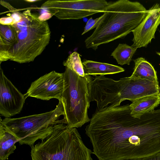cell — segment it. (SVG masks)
<instances>
[{
	"mask_svg": "<svg viewBox=\"0 0 160 160\" xmlns=\"http://www.w3.org/2000/svg\"><path fill=\"white\" fill-rule=\"evenodd\" d=\"M147 11L138 2L119 0L109 2L100 22L85 40L86 48L96 50L101 45L125 37L141 22Z\"/></svg>",
	"mask_w": 160,
	"mask_h": 160,
	"instance_id": "1",
	"label": "cell"
},
{
	"mask_svg": "<svg viewBox=\"0 0 160 160\" xmlns=\"http://www.w3.org/2000/svg\"><path fill=\"white\" fill-rule=\"evenodd\" d=\"M31 148L32 160H92V152L76 128L65 123L55 125L44 139Z\"/></svg>",
	"mask_w": 160,
	"mask_h": 160,
	"instance_id": "2",
	"label": "cell"
},
{
	"mask_svg": "<svg viewBox=\"0 0 160 160\" xmlns=\"http://www.w3.org/2000/svg\"><path fill=\"white\" fill-rule=\"evenodd\" d=\"M12 26L17 41L9 53V60L20 63L33 62L49 43L51 32L48 23L28 10L22 12L21 20Z\"/></svg>",
	"mask_w": 160,
	"mask_h": 160,
	"instance_id": "3",
	"label": "cell"
},
{
	"mask_svg": "<svg viewBox=\"0 0 160 160\" xmlns=\"http://www.w3.org/2000/svg\"><path fill=\"white\" fill-rule=\"evenodd\" d=\"M65 116L62 99L53 110L46 112L16 118H0V122L18 139L20 145L31 147L38 139L43 140L57 124H67V120L60 117Z\"/></svg>",
	"mask_w": 160,
	"mask_h": 160,
	"instance_id": "4",
	"label": "cell"
},
{
	"mask_svg": "<svg viewBox=\"0 0 160 160\" xmlns=\"http://www.w3.org/2000/svg\"><path fill=\"white\" fill-rule=\"evenodd\" d=\"M64 86L62 97L65 113L64 118L70 128L81 127L90 119L88 114L90 106L89 85L93 80L90 75L82 77L65 68L63 73Z\"/></svg>",
	"mask_w": 160,
	"mask_h": 160,
	"instance_id": "5",
	"label": "cell"
},
{
	"mask_svg": "<svg viewBox=\"0 0 160 160\" xmlns=\"http://www.w3.org/2000/svg\"><path fill=\"white\" fill-rule=\"evenodd\" d=\"M108 3L105 0H48L41 7L59 19H79L103 12Z\"/></svg>",
	"mask_w": 160,
	"mask_h": 160,
	"instance_id": "6",
	"label": "cell"
},
{
	"mask_svg": "<svg viewBox=\"0 0 160 160\" xmlns=\"http://www.w3.org/2000/svg\"><path fill=\"white\" fill-rule=\"evenodd\" d=\"M64 86L63 73L55 71L46 74L32 82L24 94L28 97L43 100L61 99Z\"/></svg>",
	"mask_w": 160,
	"mask_h": 160,
	"instance_id": "7",
	"label": "cell"
},
{
	"mask_svg": "<svg viewBox=\"0 0 160 160\" xmlns=\"http://www.w3.org/2000/svg\"><path fill=\"white\" fill-rule=\"evenodd\" d=\"M22 94L0 68V114L5 118L19 113L26 100Z\"/></svg>",
	"mask_w": 160,
	"mask_h": 160,
	"instance_id": "8",
	"label": "cell"
},
{
	"mask_svg": "<svg viewBox=\"0 0 160 160\" xmlns=\"http://www.w3.org/2000/svg\"><path fill=\"white\" fill-rule=\"evenodd\" d=\"M160 24V3L154 4L149 10L144 19L132 32L133 35L132 47H146L155 38V33Z\"/></svg>",
	"mask_w": 160,
	"mask_h": 160,
	"instance_id": "9",
	"label": "cell"
},
{
	"mask_svg": "<svg viewBox=\"0 0 160 160\" xmlns=\"http://www.w3.org/2000/svg\"><path fill=\"white\" fill-rule=\"evenodd\" d=\"M17 41V34L13 27L0 24V64L9 60V53Z\"/></svg>",
	"mask_w": 160,
	"mask_h": 160,
	"instance_id": "10",
	"label": "cell"
},
{
	"mask_svg": "<svg viewBox=\"0 0 160 160\" xmlns=\"http://www.w3.org/2000/svg\"><path fill=\"white\" fill-rule=\"evenodd\" d=\"M160 103V95L145 97L134 100L129 105L131 114L134 118H139L154 110Z\"/></svg>",
	"mask_w": 160,
	"mask_h": 160,
	"instance_id": "11",
	"label": "cell"
},
{
	"mask_svg": "<svg viewBox=\"0 0 160 160\" xmlns=\"http://www.w3.org/2000/svg\"><path fill=\"white\" fill-rule=\"evenodd\" d=\"M84 74L86 75L112 74L124 71L122 68L105 63L84 60L82 62Z\"/></svg>",
	"mask_w": 160,
	"mask_h": 160,
	"instance_id": "12",
	"label": "cell"
},
{
	"mask_svg": "<svg viewBox=\"0 0 160 160\" xmlns=\"http://www.w3.org/2000/svg\"><path fill=\"white\" fill-rule=\"evenodd\" d=\"M17 138L0 122V160H6L16 149Z\"/></svg>",
	"mask_w": 160,
	"mask_h": 160,
	"instance_id": "13",
	"label": "cell"
},
{
	"mask_svg": "<svg viewBox=\"0 0 160 160\" xmlns=\"http://www.w3.org/2000/svg\"><path fill=\"white\" fill-rule=\"evenodd\" d=\"M133 61L135 66L133 72L130 78L158 82L156 72L150 63L142 57L138 58Z\"/></svg>",
	"mask_w": 160,
	"mask_h": 160,
	"instance_id": "14",
	"label": "cell"
},
{
	"mask_svg": "<svg viewBox=\"0 0 160 160\" xmlns=\"http://www.w3.org/2000/svg\"><path fill=\"white\" fill-rule=\"evenodd\" d=\"M137 48L126 44H119L112 53L111 56L121 65H129Z\"/></svg>",
	"mask_w": 160,
	"mask_h": 160,
	"instance_id": "15",
	"label": "cell"
},
{
	"mask_svg": "<svg viewBox=\"0 0 160 160\" xmlns=\"http://www.w3.org/2000/svg\"><path fill=\"white\" fill-rule=\"evenodd\" d=\"M65 68H68L74 71L82 77L85 76L82 62L79 54L76 52H74L68 56L67 59L63 63Z\"/></svg>",
	"mask_w": 160,
	"mask_h": 160,
	"instance_id": "16",
	"label": "cell"
},
{
	"mask_svg": "<svg viewBox=\"0 0 160 160\" xmlns=\"http://www.w3.org/2000/svg\"><path fill=\"white\" fill-rule=\"evenodd\" d=\"M102 15L95 19L90 18L87 21L85 26L84 31L82 34L83 35L93 29L96 28L102 18Z\"/></svg>",
	"mask_w": 160,
	"mask_h": 160,
	"instance_id": "17",
	"label": "cell"
},
{
	"mask_svg": "<svg viewBox=\"0 0 160 160\" xmlns=\"http://www.w3.org/2000/svg\"><path fill=\"white\" fill-rule=\"evenodd\" d=\"M0 24L12 25L14 23L12 18L10 16L8 17H3L0 19Z\"/></svg>",
	"mask_w": 160,
	"mask_h": 160,
	"instance_id": "18",
	"label": "cell"
},
{
	"mask_svg": "<svg viewBox=\"0 0 160 160\" xmlns=\"http://www.w3.org/2000/svg\"><path fill=\"white\" fill-rule=\"evenodd\" d=\"M123 160H160V152L147 157Z\"/></svg>",
	"mask_w": 160,
	"mask_h": 160,
	"instance_id": "19",
	"label": "cell"
},
{
	"mask_svg": "<svg viewBox=\"0 0 160 160\" xmlns=\"http://www.w3.org/2000/svg\"><path fill=\"white\" fill-rule=\"evenodd\" d=\"M25 1L28 2H34L39 1V0H25Z\"/></svg>",
	"mask_w": 160,
	"mask_h": 160,
	"instance_id": "20",
	"label": "cell"
},
{
	"mask_svg": "<svg viewBox=\"0 0 160 160\" xmlns=\"http://www.w3.org/2000/svg\"><path fill=\"white\" fill-rule=\"evenodd\" d=\"M158 91H159V94L160 95V87H159Z\"/></svg>",
	"mask_w": 160,
	"mask_h": 160,
	"instance_id": "21",
	"label": "cell"
},
{
	"mask_svg": "<svg viewBox=\"0 0 160 160\" xmlns=\"http://www.w3.org/2000/svg\"><path fill=\"white\" fill-rule=\"evenodd\" d=\"M157 54L160 56V52H157Z\"/></svg>",
	"mask_w": 160,
	"mask_h": 160,
	"instance_id": "22",
	"label": "cell"
}]
</instances>
